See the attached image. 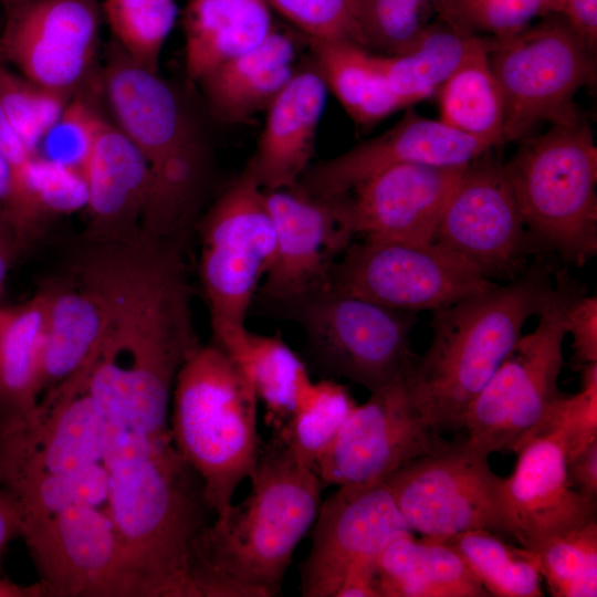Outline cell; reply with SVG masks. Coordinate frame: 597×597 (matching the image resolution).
<instances>
[{"mask_svg":"<svg viewBox=\"0 0 597 597\" xmlns=\"http://www.w3.org/2000/svg\"><path fill=\"white\" fill-rule=\"evenodd\" d=\"M327 91L316 67L294 72L266 108L255 151L244 167L264 191L295 186L310 166Z\"/></svg>","mask_w":597,"mask_h":597,"instance_id":"cell-23","label":"cell"},{"mask_svg":"<svg viewBox=\"0 0 597 597\" xmlns=\"http://www.w3.org/2000/svg\"><path fill=\"white\" fill-rule=\"evenodd\" d=\"M405 378L370 392L354 408L314 468L325 486L385 481L406 463L449 443L415 407Z\"/></svg>","mask_w":597,"mask_h":597,"instance_id":"cell-16","label":"cell"},{"mask_svg":"<svg viewBox=\"0 0 597 597\" xmlns=\"http://www.w3.org/2000/svg\"><path fill=\"white\" fill-rule=\"evenodd\" d=\"M308 39L348 42L367 49L362 0H266Z\"/></svg>","mask_w":597,"mask_h":597,"instance_id":"cell-41","label":"cell"},{"mask_svg":"<svg viewBox=\"0 0 597 597\" xmlns=\"http://www.w3.org/2000/svg\"><path fill=\"white\" fill-rule=\"evenodd\" d=\"M275 307L302 327L307 356L325 378L347 379L375 392L404 379L412 367L416 313L331 283Z\"/></svg>","mask_w":597,"mask_h":597,"instance_id":"cell-8","label":"cell"},{"mask_svg":"<svg viewBox=\"0 0 597 597\" xmlns=\"http://www.w3.org/2000/svg\"><path fill=\"white\" fill-rule=\"evenodd\" d=\"M537 252L583 266L597 253V146L591 128L553 125L503 165Z\"/></svg>","mask_w":597,"mask_h":597,"instance_id":"cell-6","label":"cell"},{"mask_svg":"<svg viewBox=\"0 0 597 597\" xmlns=\"http://www.w3.org/2000/svg\"><path fill=\"white\" fill-rule=\"evenodd\" d=\"M566 473L574 489L597 499V441L566 461Z\"/></svg>","mask_w":597,"mask_h":597,"instance_id":"cell-50","label":"cell"},{"mask_svg":"<svg viewBox=\"0 0 597 597\" xmlns=\"http://www.w3.org/2000/svg\"><path fill=\"white\" fill-rule=\"evenodd\" d=\"M103 77L117 128L149 165L201 136L174 88L157 72L133 61L117 43Z\"/></svg>","mask_w":597,"mask_h":597,"instance_id":"cell-22","label":"cell"},{"mask_svg":"<svg viewBox=\"0 0 597 597\" xmlns=\"http://www.w3.org/2000/svg\"><path fill=\"white\" fill-rule=\"evenodd\" d=\"M275 254L260 290L279 306L329 284L332 269L356 235L349 193L312 196L296 186L264 191Z\"/></svg>","mask_w":597,"mask_h":597,"instance_id":"cell-17","label":"cell"},{"mask_svg":"<svg viewBox=\"0 0 597 597\" xmlns=\"http://www.w3.org/2000/svg\"><path fill=\"white\" fill-rule=\"evenodd\" d=\"M379 597L490 596L463 558L441 540L411 534L391 541L376 562Z\"/></svg>","mask_w":597,"mask_h":597,"instance_id":"cell-27","label":"cell"},{"mask_svg":"<svg viewBox=\"0 0 597 597\" xmlns=\"http://www.w3.org/2000/svg\"><path fill=\"white\" fill-rule=\"evenodd\" d=\"M0 155L11 168V189L17 188L23 180L33 154L17 134L0 106ZM11 192V190H10Z\"/></svg>","mask_w":597,"mask_h":597,"instance_id":"cell-48","label":"cell"},{"mask_svg":"<svg viewBox=\"0 0 597 597\" xmlns=\"http://www.w3.org/2000/svg\"><path fill=\"white\" fill-rule=\"evenodd\" d=\"M199 277L212 343L229 354L275 254V231L264 190L243 169L201 220Z\"/></svg>","mask_w":597,"mask_h":597,"instance_id":"cell-9","label":"cell"},{"mask_svg":"<svg viewBox=\"0 0 597 597\" xmlns=\"http://www.w3.org/2000/svg\"><path fill=\"white\" fill-rule=\"evenodd\" d=\"M294 72L292 64L275 66L205 97L220 119L227 123L244 122L266 111Z\"/></svg>","mask_w":597,"mask_h":597,"instance_id":"cell-45","label":"cell"},{"mask_svg":"<svg viewBox=\"0 0 597 597\" xmlns=\"http://www.w3.org/2000/svg\"><path fill=\"white\" fill-rule=\"evenodd\" d=\"M515 453L514 471L503 482L510 538L536 551L551 538L596 520L597 499L570 485L566 454L554 433L535 434Z\"/></svg>","mask_w":597,"mask_h":597,"instance_id":"cell-20","label":"cell"},{"mask_svg":"<svg viewBox=\"0 0 597 597\" xmlns=\"http://www.w3.org/2000/svg\"><path fill=\"white\" fill-rule=\"evenodd\" d=\"M536 552L552 596H597L596 520L551 538Z\"/></svg>","mask_w":597,"mask_h":597,"instance_id":"cell-38","label":"cell"},{"mask_svg":"<svg viewBox=\"0 0 597 597\" xmlns=\"http://www.w3.org/2000/svg\"><path fill=\"white\" fill-rule=\"evenodd\" d=\"M566 334L573 337V365L597 362V297L586 293L569 306L565 320Z\"/></svg>","mask_w":597,"mask_h":597,"instance_id":"cell-47","label":"cell"},{"mask_svg":"<svg viewBox=\"0 0 597 597\" xmlns=\"http://www.w3.org/2000/svg\"><path fill=\"white\" fill-rule=\"evenodd\" d=\"M329 283L389 308L438 311L495 282L437 243L365 240L335 262Z\"/></svg>","mask_w":597,"mask_h":597,"instance_id":"cell-13","label":"cell"},{"mask_svg":"<svg viewBox=\"0 0 597 597\" xmlns=\"http://www.w3.org/2000/svg\"><path fill=\"white\" fill-rule=\"evenodd\" d=\"M202 137L149 165L142 232L157 238L186 237L208 177Z\"/></svg>","mask_w":597,"mask_h":597,"instance_id":"cell-29","label":"cell"},{"mask_svg":"<svg viewBox=\"0 0 597 597\" xmlns=\"http://www.w3.org/2000/svg\"><path fill=\"white\" fill-rule=\"evenodd\" d=\"M22 515L14 499L0 485V556L8 545L21 537Z\"/></svg>","mask_w":597,"mask_h":597,"instance_id":"cell-51","label":"cell"},{"mask_svg":"<svg viewBox=\"0 0 597 597\" xmlns=\"http://www.w3.org/2000/svg\"><path fill=\"white\" fill-rule=\"evenodd\" d=\"M105 124L84 98H70L42 138L36 155L84 172Z\"/></svg>","mask_w":597,"mask_h":597,"instance_id":"cell-43","label":"cell"},{"mask_svg":"<svg viewBox=\"0 0 597 597\" xmlns=\"http://www.w3.org/2000/svg\"><path fill=\"white\" fill-rule=\"evenodd\" d=\"M585 293V286L565 269L556 270L552 292L537 314V326L520 337L468 408L461 426L467 442L488 455L515 453L543 429L563 396L558 377L566 314Z\"/></svg>","mask_w":597,"mask_h":597,"instance_id":"cell-7","label":"cell"},{"mask_svg":"<svg viewBox=\"0 0 597 597\" xmlns=\"http://www.w3.org/2000/svg\"><path fill=\"white\" fill-rule=\"evenodd\" d=\"M357 406L335 379H312L301 390L286 423L275 433L304 464L315 468Z\"/></svg>","mask_w":597,"mask_h":597,"instance_id":"cell-35","label":"cell"},{"mask_svg":"<svg viewBox=\"0 0 597 597\" xmlns=\"http://www.w3.org/2000/svg\"><path fill=\"white\" fill-rule=\"evenodd\" d=\"M17 1H19V0H0V2L2 3V6L4 8H7L8 6H10V4H12V3L17 2Z\"/></svg>","mask_w":597,"mask_h":597,"instance_id":"cell-55","label":"cell"},{"mask_svg":"<svg viewBox=\"0 0 597 597\" xmlns=\"http://www.w3.org/2000/svg\"><path fill=\"white\" fill-rule=\"evenodd\" d=\"M555 270L537 255L515 279L432 312V337L405 378L409 397L438 432L463 417L547 301Z\"/></svg>","mask_w":597,"mask_h":597,"instance_id":"cell-4","label":"cell"},{"mask_svg":"<svg viewBox=\"0 0 597 597\" xmlns=\"http://www.w3.org/2000/svg\"><path fill=\"white\" fill-rule=\"evenodd\" d=\"M0 56L25 78L72 96L98 45V0H19L7 8Z\"/></svg>","mask_w":597,"mask_h":597,"instance_id":"cell-18","label":"cell"},{"mask_svg":"<svg viewBox=\"0 0 597 597\" xmlns=\"http://www.w3.org/2000/svg\"><path fill=\"white\" fill-rule=\"evenodd\" d=\"M103 11L121 49L157 72L159 55L177 17L174 0H104Z\"/></svg>","mask_w":597,"mask_h":597,"instance_id":"cell-37","label":"cell"},{"mask_svg":"<svg viewBox=\"0 0 597 597\" xmlns=\"http://www.w3.org/2000/svg\"><path fill=\"white\" fill-rule=\"evenodd\" d=\"M70 98L13 73L0 62V106L33 154H38L42 138Z\"/></svg>","mask_w":597,"mask_h":597,"instance_id":"cell-40","label":"cell"},{"mask_svg":"<svg viewBox=\"0 0 597 597\" xmlns=\"http://www.w3.org/2000/svg\"><path fill=\"white\" fill-rule=\"evenodd\" d=\"M258 401L240 366L213 343L200 344L177 374L169 410L172 441L200 478L214 517L231 507L256 464L263 443Z\"/></svg>","mask_w":597,"mask_h":597,"instance_id":"cell-5","label":"cell"},{"mask_svg":"<svg viewBox=\"0 0 597 597\" xmlns=\"http://www.w3.org/2000/svg\"><path fill=\"white\" fill-rule=\"evenodd\" d=\"M27 242L0 212V296L8 272Z\"/></svg>","mask_w":597,"mask_h":597,"instance_id":"cell-52","label":"cell"},{"mask_svg":"<svg viewBox=\"0 0 597 597\" xmlns=\"http://www.w3.org/2000/svg\"><path fill=\"white\" fill-rule=\"evenodd\" d=\"M443 23L489 38L523 31L535 19L563 13L564 0H434Z\"/></svg>","mask_w":597,"mask_h":597,"instance_id":"cell-39","label":"cell"},{"mask_svg":"<svg viewBox=\"0 0 597 597\" xmlns=\"http://www.w3.org/2000/svg\"><path fill=\"white\" fill-rule=\"evenodd\" d=\"M21 537L49 597H136L129 563L106 507L76 505L27 520Z\"/></svg>","mask_w":597,"mask_h":597,"instance_id":"cell-14","label":"cell"},{"mask_svg":"<svg viewBox=\"0 0 597 597\" xmlns=\"http://www.w3.org/2000/svg\"><path fill=\"white\" fill-rule=\"evenodd\" d=\"M465 167L406 163L373 175L349 193L356 234L371 241L433 243Z\"/></svg>","mask_w":597,"mask_h":597,"instance_id":"cell-21","label":"cell"},{"mask_svg":"<svg viewBox=\"0 0 597 597\" xmlns=\"http://www.w3.org/2000/svg\"><path fill=\"white\" fill-rule=\"evenodd\" d=\"M0 485L17 502L22 523L48 516L76 505H106L108 471L103 463L54 474H13Z\"/></svg>","mask_w":597,"mask_h":597,"instance_id":"cell-36","label":"cell"},{"mask_svg":"<svg viewBox=\"0 0 597 597\" xmlns=\"http://www.w3.org/2000/svg\"><path fill=\"white\" fill-rule=\"evenodd\" d=\"M293 59L294 44L292 40L272 29L255 46L216 66L205 74L198 83L205 96H208L265 70L292 64Z\"/></svg>","mask_w":597,"mask_h":597,"instance_id":"cell-46","label":"cell"},{"mask_svg":"<svg viewBox=\"0 0 597 597\" xmlns=\"http://www.w3.org/2000/svg\"><path fill=\"white\" fill-rule=\"evenodd\" d=\"M485 40L446 23L426 25L406 53L376 57L391 92L406 107L437 93Z\"/></svg>","mask_w":597,"mask_h":597,"instance_id":"cell-30","label":"cell"},{"mask_svg":"<svg viewBox=\"0 0 597 597\" xmlns=\"http://www.w3.org/2000/svg\"><path fill=\"white\" fill-rule=\"evenodd\" d=\"M491 148L441 121L422 117L408 109L383 134L338 156L310 165L295 186L312 196H343L395 165L417 163L465 167Z\"/></svg>","mask_w":597,"mask_h":597,"instance_id":"cell-19","label":"cell"},{"mask_svg":"<svg viewBox=\"0 0 597 597\" xmlns=\"http://www.w3.org/2000/svg\"><path fill=\"white\" fill-rule=\"evenodd\" d=\"M50 300L39 364V404L87 376L105 328L100 295L76 275L49 282Z\"/></svg>","mask_w":597,"mask_h":597,"instance_id":"cell-25","label":"cell"},{"mask_svg":"<svg viewBox=\"0 0 597 597\" xmlns=\"http://www.w3.org/2000/svg\"><path fill=\"white\" fill-rule=\"evenodd\" d=\"M251 383L265 408V422L279 431L291 417L303 387L311 380L303 359L276 335L247 329L228 354Z\"/></svg>","mask_w":597,"mask_h":597,"instance_id":"cell-33","label":"cell"},{"mask_svg":"<svg viewBox=\"0 0 597 597\" xmlns=\"http://www.w3.org/2000/svg\"><path fill=\"white\" fill-rule=\"evenodd\" d=\"M308 40L327 90L355 123L373 125L402 108L375 54L354 43Z\"/></svg>","mask_w":597,"mask_h":597,"instance_id":"cell-31","label":"cell"},{"mask_svg":"<svg viewBox=\"0 0 597 597\" xmlns=\"http://www.w3.org/2000/svg\"><path fill=\"white\" fill-rule=\"evenodd\" d=\"M0 597H45V591L39 582L24 586L0 578Z\"/></svg>","mask_w":597,"mask_h":597,"instance_id":"cell-53","label":"cell"},{"mask_svg":"<svg viewBox=\"0 0 597 597\" xmlns=\"http://www.w3.org/2000/svg\"><path fill=\"white\" fill-rule=\"evenodd\" d=\"M489 457L461 439L389 475L385 482L410 530L434 540L475 530L510 537L504 478Z\"/></svg>","mask_w":597,"mask_h":597,"instance_id":"cell-12","label":"cell"},{"mask_svg":"<svg viewBox=\"0 0 597 597\" xmlns=\"http://www.w3.org/2000/svg\"><path fill=\"white\" fill-rule=\"evenodd\" d=\"M11 168L7 160L0 155V212L9 198L11 190Z\"/></svg>","mask_w":597,"mask_h":597,"instance_id":"cell-54","label":"cell"},{"mask_svg":"<svg viewBox=\"0 0 597 597\" xmlns=\"http://www.w3.org/2000/svg\"><path fill=\"white\" fill-rule=\"evenodd\" d=\"M103 464L109 476L105 507L136 597H202L201 544L212 512L171 433L148 436L109 421Z\"/></svg>","mask_w":597,"mask_h":597,"instance_id":"cell-2","label":"cell"},{"mask_svg":"<svg viewBox=\"0 0 597 597\" xmlns=\"http://www.w3.org/2000/svg\"><path fill=\"white\" fill-rule=\"evenodd\" d=\"M182 27L186 72L195 82L273 29L266 0H188Z\"/></svg>","mask_w":597,"mask_h":597,"instance_id":"cell-28","label":"cell"},{"mask_svg":"<svg viewBox=\"0 0 597 597\" xmlns=\"http://www.w3.org/2000/svg\"><path fill=\"white\" fill-rule=\"evenodd\" d=\"M595 55L597 46V0H564L562 13Z\"/></svg>","mask_w":597,"mask_h":597,"instance_id":"cell-49","label":"cell"},{"mask_svg":"<svg viewBox=\"0 0 597 597\" xmlns=\"http://www.w3.org/2000/svg\"><path fill=\"white\" fill-rule=\"evenodd\" d=\"M561 441L566 461L597 441V362L582 366V389L555 402L543 429Z\"/></svg>","mask_w":597,"mask_h":597,"instance_id":"cell-44","label":"cell"},{"mask_svg":"<svg viewBox=\"0 0 597 597\" xmlns=\"http://www.w3.org/2000/svg\"><path fill=\"white\" fill-rule=\"evenodd\" d=\"M488 55L503 97L504 143L525 138L543 122L580 121L574 97L595 78L594 55L563 14L512 35L489 38Z\"/></svg>","mask_w":597,"mask_h":597,"instance_id":"cell-10","label":"cell"},{"mask_svg":"<svg viewBox=\"0 0 597 597\" xmlns=\"http://www.w3.org/2000/svg\"><path fill=\"white\" fill-rule=\"evenodd\" d=\"M489 153V151H488ZM488 153L470 163L440 220L434 243L489 280H513L537 252L503 165Z\"/></svg>","mask_w":597,"mask_h":597,"instance_id":"cell-15","label":"cell"},{"mask_svg":"<svg viewBox=\"0 0 597 597\" xmlns=\"http://www.w3.org/2000/svg\"><path fill=\"white\" fill-rule=\"evenodd\" d=\"M49 300L48 283L22 303H0V429L25 428L36 417Z\"/></svg>","mask_w":597,"mask_h":597,"instance_id":"cell-26","label":"cell"},{"mask_svg":"<svg viewBox=\"0 0 597 597\" xmlns=\"http://www.w3.org/2000/svg\"><path fill=\"white\" fill-rule=\"evenodd\" d=\"M454 548L491 596L540 597V558L536 551L514 546L501 535L475 530L441 540Z\"/></svg>","mask_w":597,"mask_h":597,"instance_id":"cell-34","label":"cell"},{"mask_svg":"<svg viewBox=\"0 0 597 597\" xmlns=\"http://www.w3.org/2000/svg\"><path fill=\"white\" fill-rule=\"evenodd\" d=\"M434 0H362V27L367 48L385 55L406 53L426 28L423 15Z\"/></svg>","mask_w":597,"mask_h":597,"instance_id":"cell-42","label":"cell"},{"mask_svg":"<svg viewBox=\"0 0 597 597\" xmlns=\"http://www.w3.org/2000/svg\"><path fill=\"white\" fill-rule=\"evenodd\" d=\"M184 240L87 241L74 271L105 308L87 389L111 422L148 436L170 433L177 374L200 345Z\"/></svg>","mask_w":597,"mask_h":597,"instance_id":"cell-1","label":"cell"},{"mask_svg":"<svg viewBox=\"0 0 597 597\" xmlns=\"http://www.w3.org/2000/svg\"><path fill=\"white\" fill-rule=\"evenodd\" d=\"M301 566L303 597H379L376 562L413 533L385 481L347 484L322 501Z\"/></svg>","mask_w":597,"mask_h":597,"instance_id":"cell-11","label":"cell"},{"mask_svg":"<svg viewBox=\"0 0 597 597\" xmlns=\"http://www.w3.org/2000/svg\"><path fill=\"white\" fill-rule=\"evenodd\" d=\"M84 209L88 242L125 241L142 232L149 164L137 147L106 122L85 167Z\"/></svg>","mask_w":597,"mask_h":597,"instance_id":"cell-24","label":"cell"},{"mask_svg":"<svg viewBox=\"0 0 597 597\" xmlns=\"http://www.w3.org/2000/svg\"><path fill=\"white\" fill-rule=\"evenodd\" d=\"M488 52L486 36L437 93L439 121L493 148L504 143V104Z\"/></svg>","mask_w":597,"mask_h":597,"instance_id":"cell-32","label":"cell"},{"mask_svg":"<svg viewBox=\"0 0 597 597\" xmlns=\"http://www.w3.org/2000/svg\"><path fill=\"white\" fill-rule=\"evenodd\" d=\"M244 500L208 526L201 544L203 597H274L313 526L325 484L272 433Z\"/></svg>","mask_w":597,"mask_h":597,"instance_id":"cell-3","label":"cell"}]
</instances>
